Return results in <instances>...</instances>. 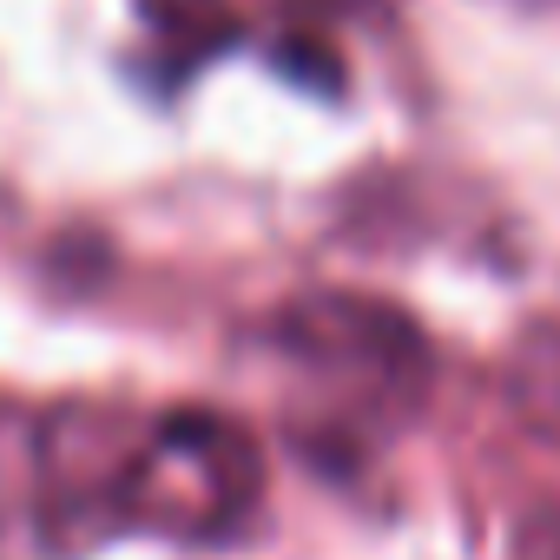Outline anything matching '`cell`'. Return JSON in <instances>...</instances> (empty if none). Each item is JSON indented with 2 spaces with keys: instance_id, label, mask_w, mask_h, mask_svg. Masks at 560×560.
Returning <instances> with one entry per match:
<instances>
[{
  "instance_id": "6da1fadb",
  "label": "cell",
  "mask_w": 560,
  "mask_h": 560,
  "mask_svg": "<svg viewBox=\"0 0 560 560\" xmlns=\"http://www.w3.org/2000/svg\"><path fill=\"white\" fill-rule=\"evenodd\" d=\"M126 448L106 422L80 416L0 422V560H73L119 527Z\"/></svg>"
},
{
  "instance_id": "7a4b0ae2",
  "label": "cell",
  "mask_w": 560,
  "mask_h": 560,
  "mask_svg": "<svg viewBox=\"0 0 560 560\" xmlns=\"http://www.w3.org/2000/svg\"><path fill=\"white\" fill-rule=\"evenodd\" d=\"M264 501L257 442L218 409H172L145 422L119 468V527L159 540H231Z\"/></svg>"
},
{
  "instance_id": "3957f363",
  "label": "cell",
  "mask_w": 560,
  "mask_h": 560,
  "mask_svg": "<svg viewBox=\"0 0 560 560\" xmlns=\"http://www.w3.org/2000/svg\"><path fill=\"white\" fill-rule=\"evenodd\" d=\"M277 350L311 383L343 389L363 409H409L429 383V343L422 330L376 298L357 291H311L291 311H277Z\"/></svg>"
},
{
  "instance_id": "277c9868",
  "label": "cell",
  "mask_w": 560,
  "mask_h": 560,
  "mask_svg": "<svg viewBox=\"0 0 560 560\" xmlns=\"http://www.w3.org/2000/svg\"><path fill=\"white\" fill-rule=\"evenodd\" d=\"M514 402L527 409V422L560 435V330H540L521 343L514 357Z\"/></svg>"
},
{
  "instance_id": "5b68a950",
  "label": "cell",
  "mask_w": 560,
  "mask_h": 560,
  "mask_svg": "<svg viewBox=\"0 0 560 560\" xmlns=\"http://www.w3.org/2000/svg\"><path fill=\"white\" fill-rule=\"evenodd\" d=\"M514 560H560V508H547L540 521H527V534H521Z\"/></svg>"
}]
</instances>
